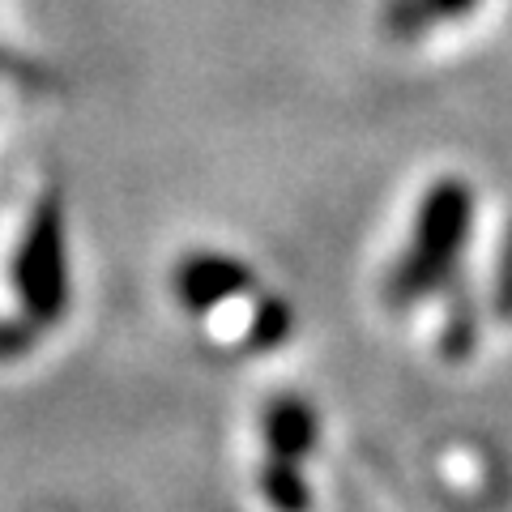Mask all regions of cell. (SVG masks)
Returning a JSON list of instances; mask_svg holds the SVG:
<instances>
[{
  "label": "cell",
  "instance_id": "cell-1",
  "mask_svg": "<svg viewBox=\"0 0 512 512\" xmlns=\"http://www.w3.org/2000/svg\"><path fill=\"white\" fill-rule=\"evenodd\" d=\"M470 222H474V192L466 180H436L427 188V197L414 218V239L406 256L393 265L389 278V303L410 308L427 295H436L440 286L453 278V269L466 252L470 239Z\"/></svg>",
  "mask_w": 512,
  "mask_h": 512
},
{
  "label": "cell",
  "instance_id": "cell-2",
  "mask_svg": "<svg viewBox=\"0 0 512 512\" xmlns=\"http://www.w3.org/2000/svg\"><path fill=\"white\" fill-rule=\"evenodd\" d=\"M13 286L26 320L56 325L69 308V265H64V214L56 197H43L26 222L22 248L13 256Z\"/></svg>",
  "mask_w": 512,
  "mask_h": 512
},
{
  "label": "cell",
  "instance_id": "cell-3",
  "mask_svg": "<svg viewBox=\"0 0 512 512\" xmlns=\"http://www.w3.org/2000/svg\"><path fill=\"white\" fill-rule=\"evenodd\" d=\"M175 295L188 312H214L218 303L252 291V269L222 252H192L175 265Z\"/></svg>",
  "mask_w": 512,
  "mask_h": 512
},
{
  "label": "cell",
  "instance_id": "cell-4",
  "mask_svg": "<svg viewBox=\"0 0 512 512\" xmlns=\"http://www.w3.org/2000/svg\"><path fill=\"white\" fill-rule=\"evenodd\" d=\"M261 427H265V440H269V453L274 457L295 461V457L316 448V414H312V406H303L299 397H278V402H269Z\"/></svg>",
  "mask_w": 512,
  "mask_h": 512
},
{
  "label": "cell",
  "instance_id": "cell-5",
  "mask_svg": "<svg viewBox=\"0 0 512 512\" xmlns=\"http://www.w3.org/2000/svg\"><path fill=\"white\" fill-rule=\"evenodd\" d=\"M261 487H265V495H269V500H274L282 512H303V508L312 504V491L303 487V478L295 474V461H286V457L269 461Z\"/></svg>",
  "mask_w": 512,
  "mask_h": 512
},
{
  "label": "cell",
  "instance_id": "cell-6",
  "mask_svg": "<svg viewBox=\"0 0 512 512\" xmlns=\"http://www.w3.org/2000/svg\"><path fill=\"white\" fill-rule=\"evenodd\" d=\"M384 30L393 39H423L431 26H436V13H431L427 0H389L380 13Z\"/></svg>",
  "mask_w": 512,
  "mask_h": 512
},
{
  "label": "cell",
  "instance_id": "cell-7",
  "mask_svg": "<svg viewBox=\"0 0 512 512\" xmlns=\"http://www.w3.org/2000/svg\"><path fill=\"white\" fill-rule=\"evenodd\" d=\"M478 342V308L470 299H461L453 312H448V325L440 333V355L444 359H466Z\"/></svg>",
  "mask_w": 512,
  "mask_h": 512
},
{
  "label": "cell",
  "instance_id": "cell-8",
  "mask_svg": "<svg viewBox=\"0 0 512 512\" xmlns=\"http://www.w3.org/2000/svg\"><path fill=\"white\" fill-rule=\"evenodd\" d=\"M286 333H291V312H286V303H282V299H265L261 308H256L248 342H252L256 350H269V346H282Z\"/></svg>",
  "mask_w": 512,
  "mask_h": 512
},
{
  "label": "cell",
  "instance_id": "cell-9",
  "mask_svg": "<svg viewBox=\"0 0 512 512\" xmlns=\"http://www.w3.org/2000/svg\"><path fill=\"white\" fill-rule=\"evenodd\" d=\"M35 320H0V359H18L35 346Z\"/></svg>",
  "mask_w": 512,
  "mask_h": 512
},
{
  "label": "cell",
  "instance_id": "cell-10",
  "mask_svg": "<svg viewBox=\"0 0 512 512\" xmlns=\"http://www.w3.org/2000/svg\"><path fill=\"white\" fill-rule=\"evenodd\" d=\"M495 316L512 320V227H508V235H504L500 265H495Z\"/></svg>",
  "mask_w": 512,
  "mask_h": 512
},
{
  "label": "cell",
  "instance_id": "cell-11",
  "mask_svg": "<svg viewBox=\"0 0 512 512\" xmlns=\"http://www.w3.org/2000/svg\"><path fill=\"white\" fill-rule=\"evenodd\" d=\"M431 13H436V22H457L466 18V13H474L483 0H427Z\"/></svg>",
  "mask_w": 512,
  "mask_h": 512
}]
</instances>
